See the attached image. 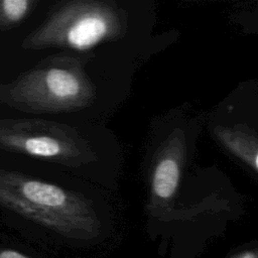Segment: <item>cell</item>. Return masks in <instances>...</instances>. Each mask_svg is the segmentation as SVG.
Masks as SVG:
<instances>
[{
	"mask_svg": "<svg viewBox=\"0 0 258 258\" xmlns=\"http://www.w3.org/2000/svg\"><path fill=\"white\" fill-rule=\"evenodd\" d=\"M0 258H40V257L31 253H26L16 247L0 245Z\"/></svg>",
	"mask_w": 258,
	"mask_h": 258,
	"instance_id": "8",
	"label": "cell"
},
{
	"mask_svg": "<svg viewBox=\"0 0 258 258\" xmlns=\"http://www.w3.org/2000/svg\"><path fill=\"white\" fill-rule=\"evenodd\" d=\"M0 149L68 168L80 167L90 154L87 143L69 125L27 118L0 119Z\"/></svg>",
	"mask_w": 258,
	"mask_h": 258,
	"instance_id": "4",
	"label": "cell"
},
{
	"mask_svg": "<svg viewBox=\"0 0 258 258\" xmlns=\"http://www.w3.org/2000/svg\"><path fill=\"white\" fill-rule=\"evenodd\" d=\"M36 4L31 0H0V31L19 25Z\"/></svg>",
	"mask_w": 258,
	"mask_h": 258,
	"instance_id": "7",
	"label": "cell"
},
{
	"mask_svg": "<svg viewBox=\"0 0 258 258\" xmlns=\"http://www.w3.org/2000/svg\"><path fill=\"white\" fill-rule=\"evenodd\" d=\"M239 258H255V257H254V255H252V254H245V255H242V256L239 257Z\"/></svg>",
	"mask_w": 258,
	"mask_h": 258,
	"instance_id": "9",
	"label": "cell"
},
{
	"mask_svg": "<svg viewBox=\"0 0 258 258\" xmlns=\"http://www.w3.org/2000/svg\"><path fill=\"white\" fill-rule=\"evenodd\" d=\"M182 145L178 137L169 141L154 164L151 175V194L159 203L169 202L176 192L180 180Z\"/></svg>",
	"mask_w": 258,
	"mask_h": 258,
	"instance_id": "5",
	"label": "cell"
},
{
	"mask_svg": "<svg viewBox=\"0 0 258 258\" xmlns=\"http://www.w3.org/2000/svg\"><path fill=\"white\" fill-rule=\"evenodd\" d=\"M0 208L71 245L91 238L97 217L82 195L19 170L0 167Z\"/></svg>",
	"mask_w": 258,
	"mask_h": 258,
	"instance_id": "1",
	"label": "cell"
},
{
	"mask_svg": "<svg viewBox=\"0 0 258 258\" xmlns=\"http://www.w3.org/2000/svg\"><path fill=\"white\" fill-rule=\"evenodd\" d=\"M215 134L223 145L258 172V136L246 127H217Z\"/></svg>",
	"mask_w": 258,
	"mask_h": 258,
	"instance_id": "6",
	"label": "cell"
},
{
	"mask_svg": "<svg viewBox=\"0 0 258 258\" xmlns=\"http://www.w3.org/2000/svg\"><path fill=\"white\" fill-rule=\"evenodd\" d=\"M94 98V88L78 59L53 55L14 81L0 84V103L35 114L80 110Z\"/></svg>",
	"mask_w": 258,
	"mask_h": 258,
	"instance_id": "2",
	"label": "cell"
},
{
	"mask_svg": "<svg viewBox=\"0 0 258 258\" xmlns=\"http://www.w3.org/2000/svg\"><path fill=\"white\" fill-rule=\"evenodd\" d=\"M121 30V17L117 9L107 2H59L46 19L23 39L22 47L83 51L104 40L115 38Z\"/></svg>",
	"mask_w": 258,
	"mask_h": 258,
	"instance_id": "3",
	"label": "cell"
}]
</instances>
